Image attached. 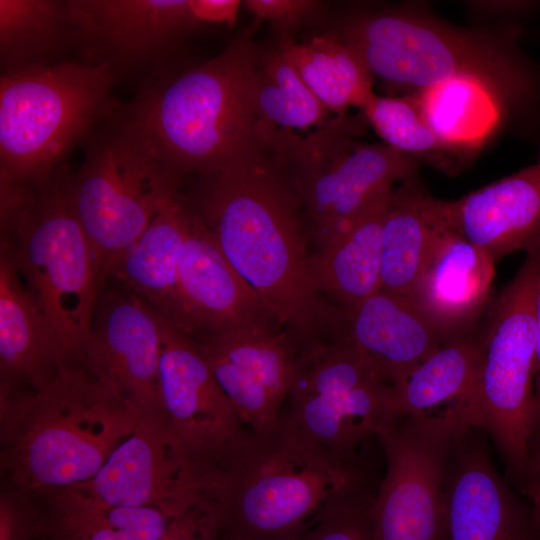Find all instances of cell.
Returning <instances> with one entry per match:
<instances>
[{
  "label": "cell",
  "mask_w": 540,
  "mask_h": 540,
  "mask_svg": "<svg viewBox=\"0 0 540 540\" xmlns=\"http://www.w3.org/2000/svg\"><path fill=\"white\" fill-rule=\"evenodd\" d=\"M196 177L180 199L300 347L339 336L345 314L311 283L303 211L270 148Z\"/></svg>",
  "instance_id": "1"
},
{
  "label": "cell",
  "mask_w": 540,
  "mask_h": 540,
  "mask_svg": "<svg viewBox=\"0 0 540 540\" xmlns=\"http://www.w3.org/2000/svg\"><path fill=\"white\" fill-rule=\"evenodd\" d=\"M140 418L112 377L70 356L44 387L0 392L1 471L10 487L45 498L90 480Z\"/></svg>",
  "instance_id": "2"
},
{
  "label": "cell",
  "mask_w": 540,
  "mask_h": 540,
  "mask_svg": "<svg viewBox=\"0 0 540 540\" xmlns=\"http://www.w3.org/2000/svg\"><path fill=\"white\" fill-rule=\"evenodd\" d=\"M260 52L241 36L216 57L147 87L120 119L181 180L266 145L255 106Z\"/></svg>",
  "instance_id": "3"
},
{
  "label": "cell",
  "mask_w": 540,
  "mask_h": 540,
  "mask_svg": "<svg viewBox=\"0 0 540 540\" xmlns=\"http://www.w3.org/2000/svg\"><path fill=\"white\" fill-rule=\"evenodd\" d=\"M361 482L356 459L311 441L281 413L271 431H251L199 504L219 540H297L331 498Z\"/></svg>",
  "instance_id": "4"
},
{
  "label": "cell",
  "mask_w": 540,
  "mask_h": 540,
  "mask_svg": "<svg viewBox=\"0 0 540 540\" xmlns=\"http://www.w3.org/2000/svg\"><path fill=\"white\" fill-rule=\"evenodd\" d=\"M69 167L29 184H1V251L48 325L62 362L86 340L100 296L90 243L66 194Z\"/></svg>",
  "instance_id": "5"
},
{
  "label": "cell",
  "mask_w": 540,
  "mask_h": 540,
  "mask_svg": "<svg viewBox=\"0 0 540 540\" xmlns=\"http://www.w3.org/2000/svg\"><path fill=\"white\" fill-rule=\"evenodd\" d=\"M373 78L414 94L456 78L478 80L507 105L532 92L533 77L510 37L450 24L415 7L347 15L335 32Z\"/></svg>",
  "instance_id": "6"
},
{
  "label": "cell",
  "mask_w": 540,
  "mask_h": 540,
  "mask_svg": "<svg viewBox=\"0 0 540 540\" xmlns=\"http://www.w3.org/2000/svg\"><path fill=\"white\" fill-rule=\"evenodd\" d=\"M111 62H61L2 74L0 182L47 178L92 128L119 110Z\"/></svg>",
  "instance_id": "7"
},
{
  "label": "cell",
  "mask_w": 540,
  "mask_h": 540,
  "mask_svg": "<svg viewBox=\"0 0 540 540\" xmlns=\"http://www.w3.org/2000/svg\"><path fill=\"white\" fill-rule=\"evenodd\" d=\"M539 273L540 252L527 253L514 278L488 306L478 369L460 410L465 425L491 437L521 485L537 430L533 362Z\"/></svg>",
  "instance_id": "8"
},
{
  "label": "cell",
  "mask_w": 540,
  "mask_h": 540,
  "mask_svg": "<svg viewBox=\"0 0 540 540\" xmlns=\"http://www.w3.org/2000/svg\"><path fill=\"white\" fill-rule=\"evenodd\" d=\"M355 135L347 116H335L306 137L278 130L269 141L319 248L418 171V159L384 142H360Z\"/></svg>",
  "instance_id": "9"
},
{
  "label": "cell",
  "mask_w": 540,
  "mask_h": 540,
  "mask_svg": "<svg viewBox=\"0 0 540 540\" xmlns=\"http://www.w3.org/2000/svg\"><path fill=\"white\" fill-rule=\"evenodd\" d=\"M181 186L182 180L120 120L89 143L65 187L95 257L100 295L114 265Z\"/></svg>",
  "instance_id": "10"
},
{
  "label": "cell",
  "mask_w": 540,
  "mask_h": 540,
  "mask_svg": "<svg viewBox=\"0 0 540 540\" xmlns=\"http://www.w3.org/2000/svg\"><path fill=\"white\" fill-rule=\"evenodd\" d=\"M284 417L311 441L347 459L396 419L394 386L343 336L300 348Z\"/></svg>",
  "instance_id": "11"
},
{
  "label": "cell",
  "mask_w": 540,
  "mask_h": 540,
  "mask_svg": "<svg viewBox=\"0 0 540 540\" xmlns=\"http://www.w3.org/2000/svg\"><path fill=\"white\" fill-rule=\"evenodd\" d=\"M161 414L200 500L234 465L251 431L213 376L192 335L162 318Z\"/></svg>",
  "instance_id": "12"
},
{
  "label": "cell",
  "mask_w": 540,
  "mask_h": 540,
  "mask_svg": "<svg viewBox=\"0 0 540 540\" xmlns=\"http://www.w3.org/2000/svg\"><path fill=\"white\" fill-rule=\"evenodd\" d=\"M466 426L451 417L402 416L377 436L387 470L370 510L371 540H443L449 459Z\"/></svg>",
  "instance_id": "13"
},
{
  "label": "cell",
  "mask_w": 540,
  "mask_h": 540,
  "mask_svg": "<svg viewBox=\"0 0 540 540\" xmlns=\"http://www.w3.org/2000/svg\"><path fill=\"white\" fill-rule=\"evenodd\" d=\"M217 383L248 429L278 423L294 378L300 343L289 329L248 327L192 335Z\"/></svg>",
  "instance_id": "14"
},
{
  "label": "cell",
  "mask_w": 540,
  "mask_h": 540,
  "mask_svg": "<svg viewBox=\"0 0 540 540\" xmlns=\"http://www.w3.org/2000/svg\"><path fill=\"white\" fill-rule=\"evenodd\" d=\"M162 318L116 281L108 280L90 332L75 353L112 377L143 414L161 413ZM74 355V354H73Z\"/></svg>",
  "instance_id": "15"
},
{
  "label": "cell",
  "mask_w": 540,
  "mask_h": 540,
  "mask_svg": "<svg viewBox=\"0 0 540 540\" xmlns=\"http://www.w3.org/2000/svg\"><path fill=\"white\" fill-rule=\"evenodd\" d=\"M73 488L101 506H153L176 516L200 503L161 413L141 415L99 471Z\"/></svg>",
  "instance_id": "16"
},
{
  "label": "cell",
  "mask_w": 540,
  "mask_h": 540,
  "mask_svg": "<svg viewBox=\"0 0 540 540\" xmlns=\"http://www.w3.org/2000/svg\"><path fill=\"white\" fill-rule=\"evenodd\" d=\"M74 40L93 63L140 64L197 26L192 0H69Z\"/></svg>",
  "instance_id": "17"
},
{
  "label": "cell",
  "mask_w": 540,
  "mask_h": 540,
  "mask_svg": "<svg viewBox=\"0 0 540 540\" xmlns=\"http://www.w3.org/2000/svg\"><path fill=\"white\" fill-rule=\"evenodd\" d=\"M478 431L466 426L453 443L443 540H539L529 511L496 471Z\"/></svg>",
  "instance_id": "18"
},
{
  "label": "cell",
  "mask_w": 540,
  "mask_h": 540,
  "mask_svg": "<svg viewBox=\"0 0 540 540\" xmlns=\"http://www.w3.org/2000/svg\"><path fill=\"white\" fill-rule=\"evenodd\" d=\"M185 207L177 273L188 334L281 327L272 310L224 257L201 220Z\"/></svg>",
  "instance_id": "19"
},
{
  "label": "cell",
  "mask_w": 540,
  "mask_h": 540,
  "mask_svg": "<svg viewBox=\"0 0 540 540\" xmlns=\"http://www.w3.org/2000/svg\"><path fill=\"white\" fill-rule=\"evenodd\" d=\"M437 218L495 262L540 252V155L532 165L456 200L430 196Z\"/></svg>",
  "instance_id": "20"
},
{
  "label": "cell",
  "mask_w": 540,
  "mask_h": 540,
  "mask_svg": "<svg viewBox=\"0 0 540 540\" xmlns=\"http://www.w3.org/2000/svg\"><path fill=\"white\" fill-rule=\"evenodd\" d=\"M429 199L432 239L408 298L449 338L473 329L489 306L495 261L443 224Z\"/></svg>",
  "instance_id": "21"
},
{
  "label": "cell",
  "mask_w": 540,
  "mask_h": 540,
  "mask_svg": "<svg viewBox=\"0 0 540 540\" xmlns=\"http://www.w3.org/2000/svg\"><path fill=\"white\" fill-rule=\"evenodd\" d=\"M344 314L340 335L394 388L448 339L408 297L382 290Z\"/></svg>",
  "instance_id": "22"
},
{
  "label": "cell",
  "mask_w": 540,
  "mask_h": 540,
  "mask_svg": "<svg viewBox=\"0 0 540 540\" xmlns=\"http://www.w3.org/2000/svg\"><path fill=\"white\" fill-rule=\"evenodd\" d=\"M62 363L56 342L9 257L0 254V391L37 390Z\"/></svg>",
  "instance_id": "23"
},
{
  "label": "cell",
  "mask_w": 540,
  "mask_h": 540,
  "mask_svg": "<svg viewBox=\"0 0 540 540\" xmlns=\"http://www.w3.org/2000/svg\"><path fill=\"white\" fill-rule=\"evenodd\" d=\"M392 191L376 199L344 231L309 256L314 289L344 313L380 290L382 226Z\"/></svg>",
  "instance_id": "24"
},
{
  "label": "cell",
  "mask_w": 540,
  "mask_h": 540,
  "mask_svg": "<svg viewBox=\"0 0 540 540\" xmlns=\"http://www.w3.org/2000/svg\"><path fill=\"white\" fill-rule=\"evenodd\" d=\"M186 214L178 192L117 261L108 280L118 282L164 320L188 333L177 273Z\"/></svg>",
  "instance_id": "25"
},
{
  "label": "cell",
  "mask_w": 540,
  "mask_h": 540,
  "mask_svg": "<svg viewBox=\"0 0 540 540\" xmlns=\"http://www.w3.org/2000/svg\"><path fill=\"white\" fill-rule=\"evenodd\" d=\"M480 353V330L475 327L446 339L394 388L395 417L461 421L460 410L474 382Z\"/></svg>",
  "instance_id": "26"
},
{
  "label": "cell",
  "mask_w": 540,
  "mask_h": 540,
  "mask_svg": "<svg viewBox=\"0 0 540 540\" xmlns=\"http://www.w3.org/2000/svg\"><path fill=\"white\" fill-rule=\"evenodd\" d=\"M45 499V540H164L177 517L153 506H101L73 487Z\"/></svg>",
  "instance_id": "27"
},
{
  "label": "cell",
  "mask_w": 540,
  "mask_h": 540,
  "mask_svg": "<svg viewBox=\"0 0 540 540\" xmlns=\"http://www.w3.org/2000/svg\"><path fill=\"white\" fill-rule=\"evenodd\" d=\"M279 48L311 92L336 117L347 116L350 107L361 111L375 94L373 76L335 32L301 44L284 39Z\"/></svg>",
  "instance_id": "28"
},
{
  "label": "cell",
  "mask_w": 540,
  "mask_h": 540,
  "mask_svg": "<svg viewBox=\"0 0 540 540\" xmlns=\"http://www.w3.org/2000/svg\"><path fill=\"white\" fill-rule=\"evenodd\" d=\"M410 96L434 134L456 155L481 145L507 105L471 78L451 79Z\"/></svg>",
  "instance_id": "29"
},
{
  "label": "cell",
  "mask_w": 540,
  "mask_h": 540,
  "mask_svg": "<svg viewBox=\"0 0 540 540\" xmlns=\"http://www.w3.org/2000/svg\"><path fill=\"white\" fill-rule=\"evenodd\" d=\"M427 199L415 178L393 189L382 226L380 290L410 296L433 234Z\"/></svg>",
  "instance_id": "30"
},
{
  "label": "cell",
  "mask_w": 540,
  "mask_h": 540,
  "mask_svg": "<svg viewBox=\"0 0 540 540\" xmlns=\"http://www.w3.org/2000/svg\"><path fill=\"white\" fill-rule=\"evenodd\" d=\"M74 40L68 1L0 0V60L4 74L47 65Z\"/></svg>",
  "instance_id": "31"
},
{
  "label": "cell",
  "mask_w": 540,
  "mask_h": 540,
  "mask_svg": "<svg viewBox=\"0 0 540 540\" xmlns=\"http://www.w3.org/2000/svg\"><path fill=\"white\" fill-rule=\"evenodd\" d=\"M254 93L256 111L266 129H319L332 119L280 48L259 54Z\"/></svg>",
  "instance_id": "32"
},
{
  "label": "cell",
  "mask_w": 540,
  "mask_h": 540,
  "mask_svg": "<svg viewBox=\"0 0 540 540\" xmlns=\"http://www.w3.org/2000/svg\"><path fill=\"white\" fill-rule=\"evenodd\" d=\"M384 143L414 157L428 160L447 172H455L450 156H456L434 134L410 95L374 94L361 110Z\"/></svg>",
  "instance_id": "33"
},
{
  "label": "cell",
  "mask_w": 540,
  "mask_h": 540,
  "mask_svg": "<svg viewBox=\"0 0 540 540\" xmlns=\"http://www.w3.org/2000/svg\"><path fill=\"white\" fill-rule=\"evenodd\" d=\"M373 499L363 482L344 489L322 507L297 540H371Z\"/></svg>",
  "instance_id": "34"
},
{
  "label": "cell",
  "mask_w": 540,
  "mask_h": 540,
  "mask_svg": "<svg viewBox=\"0 0 540 540\" xmlns=\"http://www.w3.org/2000/svg\"><path fill=\"white\" fill-rule=\"evenodd\" d=\"M35 497L8 486L0 496V540H36L42 535V512Z\"/></svg>",
  "instance_id": "35"
},
{
  "label": "cell",
  "mask_w": 540,
  "mask_h": 540,
  "mask_svg": "<svg viewBox=\"0 0 540 540\" xmlns=\"http://www.w3.org/2000/svg\"><path fill=\"white\" fill-rule=\"evenodd\" d=\"M243 5L260 20H268L285 34L292 28L314 20L322 4L314 0H246Z\"/></svg>",
  "instance_id": "36"
},
{
  "label": "cell",
  "mask_w": 540,
  "mask_h": 540,
  "mask_svg": "<svg viewBox=\"0 0 540 540\" xmlns=\"http://www.w3.org/2000/svg\"><path fill=\"white\" fill-rule=\"evenodd\" d=\"M164 540H219V538L198 504L173 520Z\"/></svg>",
  "instance_id": "37"
},
{
  "label": "cell",
  "mask_w": 540,
  "mask_h": 540,
  "mask_svg": "<svg viewBox=\"0 0 540 540\" xmlns=\"http://www.w3.org/2000/svg\"><path fill=\"white\" fill-rule=\"evenodd\" d=\"M530 500V520L540 538V430L532 439L529 449L528 467L522 484Z\"/></svg>",
  "instance_id": "38"
},
{
  "label": "cell",
  "mask_w": 540,
  "mask_h": 540,
  "mask_svg": "<svg viewBox=\"0 0 540 540\" xmlns=\"http://www.w3.org/2000/svg\"><path fill=\"white\" fill-rule=\"evenodd\" d=\"M243 2L239 0H192L200 22L226 23L232 26Z\"/></svg>",
  "instance_id": "39"
},
{
  "label": "cell",
  "mask_w": 540,
  "mask_h": 540,
  "mask_svg": "<svg viewBox=\"0 0 540 540\" xmlns=\"http://www.w3.org/2000/svg\"><path fill=\"white\" fill-rule=\"evenodd\" d=\"M534 311L536 323V344L533 362V393L536 406L537 433V431L540 430V273L535 289Z\"/></svg>",
  "instance_id": "40"
}]
</instances>
